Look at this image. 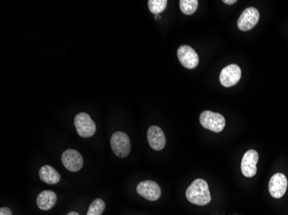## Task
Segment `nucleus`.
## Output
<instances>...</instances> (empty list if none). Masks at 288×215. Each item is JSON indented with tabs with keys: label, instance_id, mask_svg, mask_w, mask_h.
Returning <instances> with one entry per match:
<instances>
[{
	"label": "nucleus",
	"instance_id": "obj_1",
	"mask_svg": "<svg viewBox=\"0 0 288 215\" xmlns=\"http://www.w3.org/2000/svg\"><path fill=\"white\" fill-rule=\"evenodd\" d=\"M187 199L192 204L206 206L211 201L208 183L201 178L193 181L186 191Z\"/></svg>",
	"mask_w": 288,
	"mask_h": 215
},
{
	"label": "nucleus",
	"instance_id": "obj_2",
	"mask_svg": "<svg viewBox=\"0 0 288 215\" xmlns=\"http://www.w3.org/2000/svg\"><path fill=\"white\" fill-rule=\"evenodd\" d=\"M200 122L203 128L212 131L214 133H220L225 127L224 117L221 114L209 110L201 113Z\"/></svg>",
	"mask_w": 288,
	"mask_h": 215
},
{
	"label": "nucleus",
	"instance_id": "obj_3",
	"mask_svg": "<svg viewBox=\"0 0 288 215\" xmlns=\"http://www.w3.org/2000/svg\"><path fill=\"white\" fill-rule=\"evenodd\" d=\"M75 126L77 133L82 138H89L94 135L96 132L95 122L92 120L91 116L86 113L81 112L75 116Z\"/></svg>",
	"mask_w": 288,
	"mask_h": 215
},
{
	"label": "nucleus",
	"instance_id": "obj_4",
	"mask_svg": "<svg viewBox=\"0 0 288 215\" xmlns=\"http://www.w3.org/2000/svg\"><path fill=\"white\" fill-rule=\"evenodd\" d=\"M111 146L115 154L119 158H125L131 151V141L129 136L123 132H116L111 139Z\"/></svg>",
	"mask_w": 288,
	"mask_h": 215
},
{
	"label": "nucleus",
	"instance_id": "obj_5",
	"mask_svg": "<svg viewBox=\"0 0 288 215\" xmlns=\"http://www.w3.org/2000/svg\"><path fill=\"white\" fill-rule=\"evenodd\" d=\"M177 55L182 66L187 69H194L200 62L197 53L190 46H181L177 51Z\"/></svg>",
	"mask_w": 288,
	"mask_h": 215
},
{
	"label": "nucleus",
	"instance_id": "obj_6",
	"mask_svg": "<svg viewBox=\"0 0 288 215\" xmlns=\"http://www.w3.org/2000/svg\"><path fill=\"white\" fill-rule=\"evenodd\" d=\"M260 13L255 7H248L241 14L238 21V29L242 31H248L258 24Z\"/></svg>",
	"mask_w": 288,
	"mask_h": 215
},
{
	"label": "nucleus",
	"instance_id": "obj_7",
	"mask_svg": "<svg viewBox=\"0 0 288 215\" xmlns=\"http://www.w3.org/2000/svg\"><path fill=\"white\" fill-rule=\"evenodd\" d=\"M241 76H242V72L238 65H229L224 67L220 72L219 81L224 87H231L239 82Z\"/></svg>",
	"mask_w": 288,
	"mask_h": 215
},
{
	"label": "nucleus",
	"instance_id": "obj_8",
	"mask_svg": "<svg viewBox=\"0 0 288 215\" xmlns=\"http://www.w3.org/2000/svg\"><path fill=\"white\" fill-rule=\"evenodd\" d=\"M136 191L145 199L155 202L159 200L161 194V190L157 183L154 181H143L136 187Z\"/></svg>",
	"mask_w": 288,
	"mask_h": 215
},
{
	"label": "nucleus",
	"instance_id": "obj_9",
	"mask_svg": "<svg viewBox=\"0 0 288 215\" xmlns=\"http://www.w3.org/2000/svg\"><path fill=\"white\" fill-rule=\"evenodd\" d=\"M259 154L256 150H248L243 155L242 163H241V170L243 175L246 178H253L257 172L256 165L258 163Z\"/></svg>",
	"mask_w": 288,
	"mask_h": 215
},
{
	"label": "nucleus",
	"instance_id": "obj_10",
	"mask_svg": "<svg viewBox=\"0 0 288 215\" xmlns=\"http://www.w3.org/2000/svg\"><path fill=\"white\" fill-rule=\"evenodd\" d=\"M62 162L65 168L73 172H77L83 167L82 156L74 149H67L62 153Z\"/></svg>",
	"mask_w": 288,
	"mask_h": 215
},
{
	"label": "nucleus",
	"instance_id": "obj_11",
	"mask_svg": "<svg viewBox=\"0 0 288 215\" xmlns=\"http://www.w3.org/2000/svg\"><path fill=\"white\" fill-rule=\"evenodd\" d=\"M287 178L282 173H276L269 181L268 189L274 198L280 199L285 194L287 189Z\"/></svg>",
	"mask_w": 288,
	"mask_h": 215
},
{
	"label": "nucleus",
	"instance_id": "obj_12",
	"mask_svg": "<svg viewBox=\"0 0 288 215\" xmlns=\"http://www.w3.org/2000/svg\"><path fill=\"white\" fill-rule=\"evenodd\" d=\"M147 138L150 147L155 151H160L165 147V134L160 127L157 126L150 127L148 130Z\"/></svg>",
	"mask_w": 288,
	"mask_h": 215
},
{
	"label": "nucleus",
	"instance_id": "obj_13",
	"mask_svg": "<svg viewBox=\"0 0 288 215\" xmlns=\"http://www.w3.org/2000/svg\"><path fill=\"white\" fill-rule=\"evenodd\" d=\"M56 194L55 192L51 190H44L41 192L37 199V204L41 210L48 211L53 208L56 203Z\"/></svg>",
	"mask_w": 288,
	"mask_h": 215
},
{
	"label": "nucleus",
	"instance_id": "obj_14",
	"mask_svg": "<svg viewBox=\"0 0 288 215\" xmlns=\"http://www.w3.org/2000/svg\"><path fill=\"white\" fill-rule=\"evenodd\" d=\"M41 180L48 184H56L61 180L59 172L50 165H43L39 170Z\"/></svg>",
	"mask_w": 288,
	"mask_h": 215
},
{
	"label": "nucleus",
	"instance_id": "obj_15",
	"mask_svg": "<svg viewBox=\"0 0 288 215\" xmlns=\"http://www.w3.org/2000/svg\"><path fill=\"white\" fill-rule=\"evenodd\" d=\"M199 6L197 0H181L179 8L185 15H192L197 11Z\"/></svg>",
	"mask_w": 288,
	"mask_h": 215
},
{
	"label": "nucleus",
	"instance_id": "obj_16",
	"mask_svg": "<svg viewBox=\"0 0 288 215\" xmlns=\"http://www.w3.org/2000/svg\"><path fill=\"white\" fill-rule=\"evenodd\" d=\"M150 12L158 15L161 13L168 5L167 0H150L148 2Z\"/></svg>",
	"mask_w": 288,
	"mask_h": 215
},
{
	"label": "nucleus",
	"instance_id": "obj_17",
	"mask_svg": "<svg viewBox=\"0 0 288 215\" xmlns=\"http://www.w3.org/2000/svg\"><path fill=\"white\" fill-rule=\"evenodd\" d=\"M105 208V203L101 199H95L92 202L86 215H102Z\"/></svg>",
	"mask_w": 288,
	"mask_h": 215
},
{
	"label": "nucleus",
	"instance_id": "obj_18",
	"mask_svg": "<svg viewBox=\"0 0 288 215\" xmlns=\"http://www.w3.org/2000/svg\"><path fill=\"white\" fill-rule=\"evenodd\" d=\"M0 215H12V212L9 207H1L0 208Z\"/></svg>",
	"mask_w": 288,
	"mask_h": 215
},
{
	"label": "nucleus",
	"instance_id": "obj_19",
	"mask_svg": "<svg viewBox=\"0 0 288 215\" xmlns=\"http://www.w3.org/2000/svg\"><path fill=\"white\" fill-rule=\"evenodd\" d=\"M224 3L226 5H233V4L237 3V0H224Z\"/></svg>",
	"mask_w": 288,
	"mask_h": 215
},
{
	"label": "nucleus",
	"instance_id": "obj_20",
	"mask_svg": "<svg viewBox=\"0 0 288 215\" xmlns=\"http://www.w3.org/2000/svg\"><path fill=\"white\" fill-rule=\"evenodd\" d=\"M67 215H80L77 212H70L69 213H67Z\"/></svg>",
	"mask_w": 288,
	"mask_h": 215
}]
</instances>
